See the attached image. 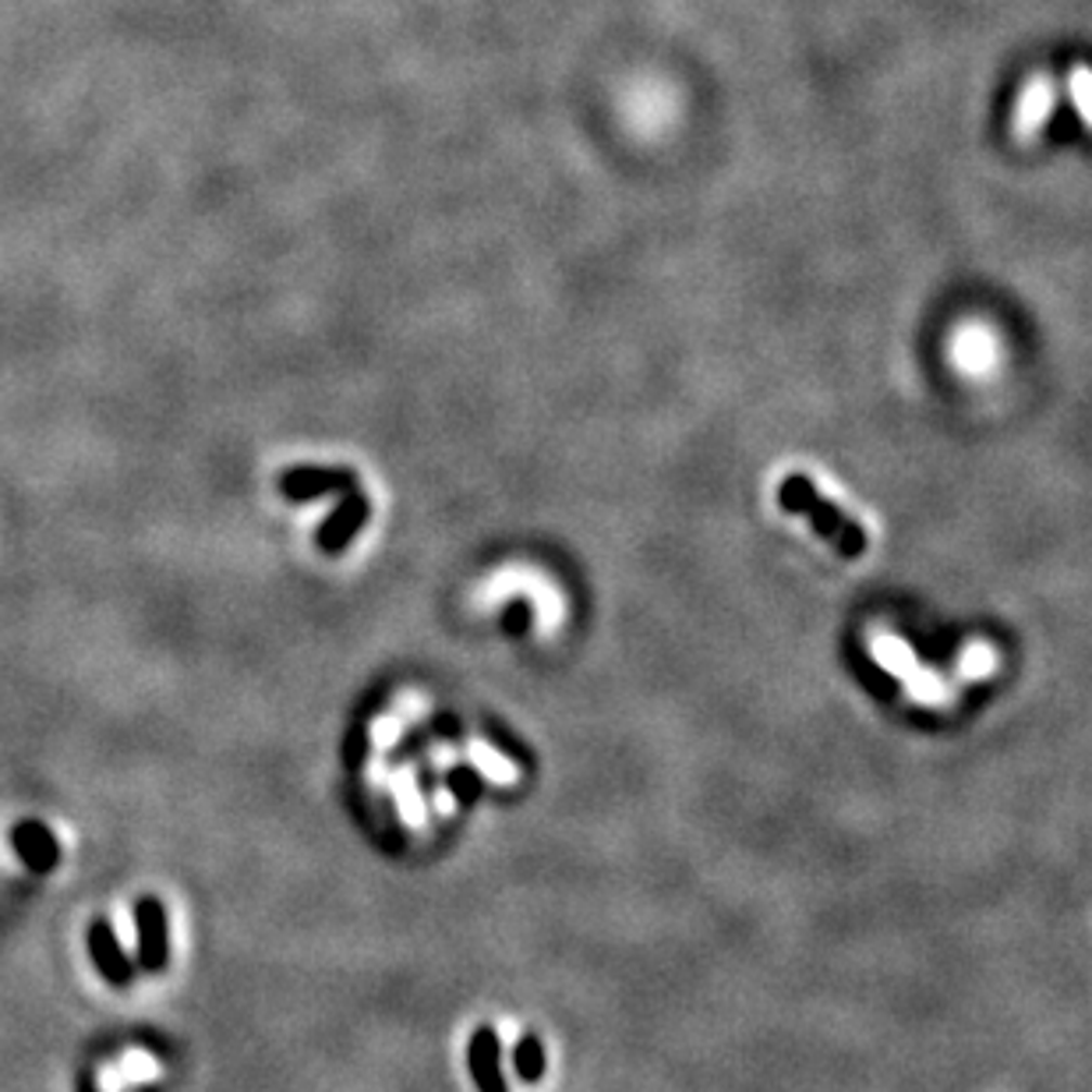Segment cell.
Instances as JSON below:
<instances>
[{
  "instance_id": "1",
  "label": "cell",
  "mask_w": 1092,
  "mask_h": 1092,
  "mask_svg": "<svg viewBox=\"0 0 1092 1092\" xmlns=\"http://www.w3.org/2000/svg\"><path fill=\"white\" fill-rule=\"evenodd\" d=\"M778 506L785 509V514L810 520L814 531L824 537V542H831L834 548H838L845 559H859L870 545L867 531H862L853 517H845L831 498L820 495L817 484L810 478H803V474H789L778 484Z\"/></svg>"
},
{
  "instance_id": "6",
  "label": "cell",
  "mask_w": 1092,
  "mask_h": 1092,
  "mask_svg": "<svg viewBox=\"0 0 1092 1092\" xmlns=\"http://www.w3.org/2000/svg\"><path fill=\"white\" fill-rule=\"evenodd\" d=\"M92 948H96L100 968L114 983H120V979L128 976V962L120 959V951H117V944H114V934H110V926H106V923H100L96 929H92Z\"/></svg>"
},
{
  "instance_id": "2",
  "label": "cell",
  "mask_w": 1092,
  "mask_h": 1092,
  "mask_svg": "<svg viewBox=\"0 0 1092 1092\" xmlns=\"http://www.w3.org/2000/svg\"><path fill=\"white\" fill-rule=\"evenodd\" d=\"M358 489V474L354 470H343V467H294L283 474L280 481V492L294 498V503H304V498H315L322 492H350Z\"/></svg>"
},
{
  "instance_id": "9",
  "label": "cell",
  "mask_w": 1092,
  "mask_h": 1092,
  "mask_svg": "<svg viewBox=\"0 0 1092 1092\" xmlns=\"http://www.w3.org/2000/svg\"><path fill=\"white\" fill-rule=\"evenodd\" d=\"M453 792L460 795V800H474L478 795V785H481V778L474 771H453Z\"/></svg>"
},
{
  "instance_id": "4",
  "label": "cell",
  "mask_w": 1092,
  "mask_h": 1092,
  "mask_svg": "<svg viewBox=\"0 0 1092 1092\" xmlns=\"http://www.w3.org/2000/svg\"><path fill=\"white\" fill-rule=\"evenodd\" d=\"M467 1064H470V1075H474L481 1092H506V1078H503V1071H498V1036H495V1029L481 1026L474 1032V1040H470V1050H467Z\"/></svg>"
},
{
  "instance_id": "5",
  "label": "cell",
  "mask_w": 1092,
  "mask_h": 1092,
  "mask_svg": "<svg viewBox=\"0 0 1092 1092\" xmlns=\"http://www.w3.org/2000/svg\"><path fill=\"white\" fill-rule=\"evenodd\" d=\"M139 934H142V962L156 968L167 959V929H164V909L156 901H142L139 906Z\"/></svg>"
},
{
  "instance_id": "3",
  "label": "cell",
  "mask_w": 1092,
  "mask_h": 1092,
  "mask_svg": "<svg viewBox=\"0 0 1092 1092\" xmlns=\"http://www.w3.org/2000/svg\"><path fill=\"white\" fill-rule=\"evenodd\" d=\"M364 520H368V498L361 495V489H350L343 495V503L333 509V517L322 523L318 545L326 551H343L350 545V537L364 528Z\"/></svg>"
},
{
  "instance_id": "7",
  "label": "cell",
  "mask_w": 1092,
  "mask_h": 1092,
  "mask_svg": "<svg viewBox=\"0 0 1092 1092\" xmlns=\"http://www.w3.org/2000/svg\"><path fill=\"white\" fill-rule=\"evenodd\" d=\"M517 1075L523 1078V1082H537V1078L545 1075V1050H542V1040H537L534 1032H528L523 1040L517 1043Z\"/></svg>"
},
{
  "instance_id": "8",
  "label": "cell",
  "mask_w": 1092,
  "mask_h": 1092,
  "mask_svg": "<svg viewBox=\"0 0 1092 1092\" xmlns=\"http://www.w3.org/2000/svg\"><path fill=\"white\" fill-rule=\"evenodd\" d=\"M22 853H25V859H29V862H36V867H43V862H50L53 859V848L50 845H43V831H39V828H25L22 831Z\"/></svg>"
}]
</instances>
